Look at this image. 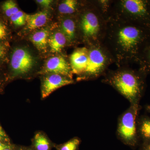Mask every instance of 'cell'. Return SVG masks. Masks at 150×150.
Wrapping results in <instances>:
<instances>
[{"label":"cell","instance_id":"6da1fadb","mask_svg":"<svg viewBox=\"0 0 150 150\" xmlns=\"http://www.w3.org/2000/svg\"><path fill=\"white\" fill-rule=\"evenodd\" d=\"M150 40V28L117 17L109 16L102 44L118 67L138 64Z\"/></svg>","mask_w":150,"mask_h":150},{"label":"cell","instance_id":"7a4b0ae2","mask_svg":"<svg viewBox=\"0 0 150 150\" xmlns=\"http://www.w3.org/2000/svg\"><path fill=\"white\" fill-rule=\"evenodd\" d=\"M104 76L103 83L112 86L128 100L130 105H139L146 89V74L139 69L124 66L117 69L108 70Z\"/></svg>","mask_w":150,"mask_h":150},{"label":"cell","instance_id":"3957f363","mask_svg":"<svg viewBox=\"0 0 150 150\" xmlns=\"http://www.w3.org/2000/svg\"><path fill=\"white\" fill-rule=\"evenodd\" d=\"M78 14L80 35L86 46L102 44L106 31L107 19L97 1L84 2Z\"/></svg>","mask_w":150,"mask_h":150},{"label":"cell","instance_id":"277c9868","mask_svg":"<svg viewBox=\"0 0 150 150\" xmlns=\"http://www.w3.org/2000/svg\"><path fill=\"white\" fill-rule=\"evenodd\" d=\"M109 16L117 17L150 28V0H111L108 18Z\"/></svg>","mask_w":150,"mask_h":150},{"label":"cell","instance_id":"5b68a950","mask_svg":"<svg viewBox=\"0 0 150 150\" xmlns=\"http://www.w3.org/2000/svg\"><path fill=\"white\" fill-rule=\"evenodd\" d=\"M140 105H131L123 112L118 119L117 135L123 144L132 148L139 144L137 121Z\"/></svg>","mask_w":150,"mask_h":150},{"label":"cell","instance_id":"8992f818","mask_svg":"<svg viewBox=\"0 0 150 150\" xmlns=\"http://www.w3.org/2000/svg\"><path fill=\"white\" fill-rule=\"evenodd\" d=\"M88 48V59L82 79L95 80L103 76L108 67L114 63L112 56L102 44L86 46Z\"/></svg>","mask_w":150,"mask_h":150},{"label":"cell","instance_id":"52a82bcc","mask_svg":"<svg viewBox=\"0 0 150 150\" xmlns=\"http://www.w3.org/2000/svg\"><path fill=\"white\" fill-rule=\"evenodd\" d=\"M36 61L30 51L26 48H16L11 56V68L15 76L29 72L35 66Z\"/></svg>","mask_w":150,"mask_h":150},{"label":"cell","instance_id":"ba28073f","mask_svg":"<svg viewBox=\"0 0 150 150\" xmlns=\"http://www.w3.org/2000/svg\"><path fill=\"white\" fill-rule=\"evenodd\" d=\"M72 79L62 75L51 74L43 80L41 88L43 98H45L57 89L74 83Z\"/></svg>","mask_w":150,"mask_h":150},{"label":"cell","instance_id":"9c48e42d","mask_svg":"<svg viewBox=\"0 0 150 150\" xmlns=\"http://www.w3.org/2000/svg\"><path fill=\"white\" fill-rule=\"evenodd\" d=\"M44 70L46 73L61 75L72 79L73 73L70 63L62 56L50 58L46 62Z\"/></svg>","mask_w":150,"mask_h":150},{"label":"cell","instance_id":"30bf717a","mask_svg":"<svg viewBox=\"0 0 150 150\" xmlns=\"http://www.w3.org/2000/svg\"><path fill=\"white\" fill-rule=\"evenodd\" d=\"M88 59L87 46L76 49L70 57V64L73 74L81 76L84 72Z\"/></svg>","mask_w":150,"mask_h":150},{"label":"cell","instance_id":"8fae6325","mask_svg":"<svg viewBox=\"0 0 150 150\" xmlns=\"http://www.w3.org/2000/svg\"><path fill=\"white\" fill-rule=\"evenodd\" d=\"M60 28V31L65 35L69 44L77 42L80 35L77 18L74 16L66 17L62 21Z\"/></svg>","mask_w":150,"mask_h":150},{"label":"cell","instance_id":"7c38bea8","mask_svg":"<svg viewBox=\"0 0 150 150\" xmlns=\"http://www.w3.org/2000/svg\"><path fill=\"white\" fill-rule=\"evenodd\" d=\"M137 131L142 143L150 142V117L142 115L138 118Z\"/></svg>","mask_w":150,"mask_h":150},{"label":"cell","instance_id":"4fadbf2b","mask_svg":"<svg viewBox=\"0 0 150 150\" xmlns=\"http://www.w3.org/2000/svg\"><path fill=\"white\" fill-rule=\"evenodd\" d=\"M48 15L46 11H40L32 15H26L25 19L27 27L29 30H34L42 27L48 21Z\"/></svg>","mask_w":150,"mask_h":150},{"label":"cell","instance_id":"5bb4252c","mask_svg":"<svg viewBox=\"0 0 150 150\" xmlns=\"http://www.w3.org/2000/svg\"><path fill=\"white\" fill-rule=\"evenodd\" d=\"M83 3L81 4L76 0H64L60 3L58 9L62 14L67 16H74L75 14L79 13Z\"/></svg>","mask_w":150,"mask_h":150},{"label":"cell","instance_id":"9a60e30c","mask_svg":"<svg viewBox=\"0 0 150 150\" xmlns=\"http://www.w3.org/2000/svg\"><path fill=\"white\" fill-rule=\"evenodd\" d=\"M48 44L52 53H59L68 43L67 38L61 31L55 33L48 39Z\"/></svg>","mask_w":150,"mask_h":150},{"label":"cell","instance_id":"2e32d148","mask_svg":"<svg viewBox=\"0 0 150 150\" xmlns=\"http://www.w3.org/2000/svg\"><path fill=\"white\" fill-rule=\"evenodd\" d=\"M49 31L47 29L38 30L31 35L30 40L39 51H44L47 48Z\"/></svg>","mask_w":150,"mask_h":150},{"label":"cell","instance_id":"e0dca14e","mask_svg":"<svg viewBox=\"0 0 150 150\" xmlns=\"http://www.w3.org/2000/svg\"><path fill=\"white\" fill-rule=\"evenodd\" d=\"M137 65L139 69L147 76L150 75V40L142 52Z\"/></svg>","mask_w":150,"mask_h":150},{"label":"cell","instance_id":"ac0fdd59","mask_svg":"<svg viewBox=\"0 0 150 150\" xmlns=\"http://www.w3.org/2000/svg\"><path fill=\"white\" fill-rule=\"evenodd\" d=\"M2 8L6 16L9 18L19 11L16 3L12 0L5 2L3 4Z\"/></svg>","mask_w":150,"mask_h":150},{"label":"cell","instance_id":"d6986e66","mask_svg":"<svg viewBox=\"0 0 150 150\" xmlns=\"http://www.w3.org/2000/svg\"><path fill=\"white\" fill-rule=\"evenodd\" d=\"M35 146L37 150H48L49 143L46 137L38 133L35 135Z\"/></svg>","mask_w":150,"mask_h":150},{"label":"cell","instance_id":"ffe728a7","mask_svg":"<svg viewBox=\"0 0 150 150\" xmlns=\"http://www.w3.org/2000/svg\"><path fill=\"white\" fill-rule=\"evenodd\" d=\"M25 16L24 13L19 11L17 13L12 16L10 18L11 21L16 26H22L26 23Z\"/></svg>","mask_w":150,"mask_h":150},{"label":"cell","instance_id":"44dd1931","mask_svg":"<svg viewBox=\"0 0 150 150\" xmlns=\"http://www.w3.org/2000/svg\"><path fill=\"white\" fill-rule=\"evenodd\" d=\"M80 144L79 139L74 138L62 145L59 150H78Z\"/></svg>","mask_w":150,"mask_h":150},{"label":"cell","instance_id":"7402d4cb","mask_svg":"<svg viewBox=\"0 0 150 150\" xmlns=\"http://www.w3.org/2000/svg\"><path fill=\"white\" fill-rule=\"evenodd\" d=\"M7 34V32L6 25L0 22V40L5 39Z\"/></svg>","mask_w":150,"mask_h":150},{"label":"cell","instance_id":"603a6c76","mask_svg":"<svg viewBox=\"0 0 150 150\" xmlns=\"http://www.w3.org/2000/svg\"><path fill=\"white\" fill-rule=\"evenodd\" d=\"M36 2L43 7L48 8L51 6L53 1H51V0H37Z\"/></svg>","mask_w":150,"mask_h":150},{"label":"cell","instance_id":"cb8c5ba5","mask_svg":"<svg viewBox=\"0 0 150 150\" xmlns=\"http://www.w3.org/2000/svg\"><path fill=\"white\" fill-rule=\"evenodd\" d=\"M7 49L5 45L0 43V60L4 58L6 54Z\"/></svg>","mask_w":150,"mask_h":150},{"label":"cell","instance_id":"d4e9b609","mask_svg":"<svg viewBox=\"0 0 150 150\" xmlns=\"http://www.w3.org/2000/svg\"><path fill=\"white\" fill-rule=\"evenodd\" d=\"M8 139L7 136L3 130L1 126H0V141H7Z\"/></svg>","mask_w":150,"mask_h":150},{"label":"cell","instance_id":"484cf974","mask_svg":"<svg viewBox=\"0 0 150 150\" xmlns=\"http://www.w3.org/2000/svg\"><path fill=\"white\" fill-rule=\"evenodd\" d=\"M139 149L140 150H150V142L142 143Z\"/></svg>","mask_w":150,"mask_h":150},{"label":"cell","instance_id":"4316f807","mask_svg":"<svg viewBox=\"0 0 150 150\" xmlns=\"http://www.w3.org/2000/svg\"><path fill=\"white\" fill-rule=\"evenodd\" d=\"M10 149L9 146L3 144V143H1V141H0V150H4L6 149Z\"/></svg>","mask_w":150,"mask_h":150},{"label":"cell","instance_id":"83f0119b","mask_svg":"<svg viewBox=\"0 0 150 150\" xmlns=\"http://www.w3.org/2000/svg\"><path fill=\"white\" fill-rule=\"evenodd\" d=\"M145 109L148 112L150 113V104L146 105Z\"/></svg>","mask_w":150,"mask_h":150},{"label":"cell","instance_id":"f1b7e54d","mask_svg":"<svg viewBox=\"0 0 150 150\" xmlns=\"http://www.w3.org/2000/svg\"><path fill=\"white\" fill-rule=\"evenodd\" d=\"M4 150H11L10 149H5Z\"/></svg>","mask_w":150,"mask_h":150}]
</instances>
